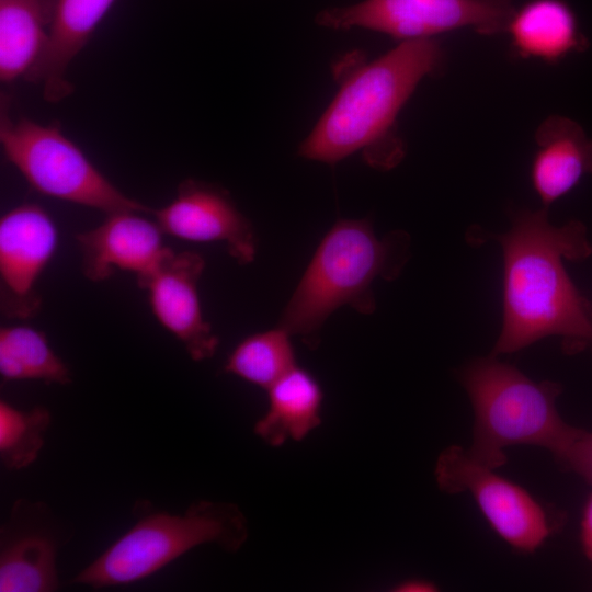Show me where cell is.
I'll return each mask as SVG.
<instances>
[{
	"label": "cell",
	"mask_w": 592,
	"mask_h": 592,
	"mask_svg": "<svg viewBox=\"0 0 592 592\" xmlns=\"http://www.w3.org/2000/svg\"><path fill=\"white\" fill-rule=\"evenodd\" d=\"M269 407L254 424V433L273 447L301 441L321 423L323 390L316 377L293 367L266 389Z\"/></svg>",
	"instance_id": "17"
},
{
	"label": "cell",
	"mask_w": 592,
	"mask_h": 592,
	"mask_svg": "<svg viewBox=\"0 0 592 592\" xmlns=\"http://www.w3.org/2000/svg\"><path fill=\"white\" fill-rule=\"evenodd\" d=\"M204 269L205 260L197 252L168 248L153 270L136 277L149 294L157 320L197 362L210 358L220 343L201 308L198 282Z\"/></svg>",
	"instance_id": "10"
},
{
	"label": "cell",
	"mask_w": 592,
	"mask_h": 592,
	"mask_svg": "<svg viewBox=\"0 0 592 592\" xmlns=\"http://www.w3.org/2000/svg\"><path fill=\"white\" fill-rule=\"evenodd\" d=\"M291 337L277 326L244 338L229 354L224 371L266 390L297 365Z\"/></svg>",
	"instance_id": "20"
},
{
	"label": "cell",
	"mask_w": 592,
	"mask_h": 592,
	"mask_svg": "<svg viewBox=\"0 0 592 592\" xmlns=\"http://www.w3.org/2000/svg\"><path fill=\"white\" fill-rule=\"evenodd\" d=\"M115 0H57L46 45L25 80L42 87L48 103L73 93L67 78L71 61L86 47Z\"/></svg>",
	"instance_id": "13"
},
{
	"label": "cell",
	"mask_w": 592,
	"mask_h": 592,
	"mask_svg": "<svg viewBox=\"0 0 592 592\" xmlns=\"http://www.w3.org/2000/svg\"><path fill=\"white\" fill-rule=\"evenodd\" d=\"M590 349L592 350V341H591V344H590Z\"/></svg>",
	"instance_id": "25"
},
{
	"label": "cell",
	"mask_w": 592,
	"mask_h": 592,
	"mask_svg": "<svg viewBox=\"0 0 592 592\" xmlns=\"http://www.w3.org/2000/svg\"><path fill=\"white\" fill-rule=\"evenodd\" d=\"M9 99L1 98L0 143L3 153L36 192L105 214L152 208L121 192L68 138L57 124L10 118Z\"/></svg>",
	"instance_id": "6"
},
{
	"label": "cell",
	"mask_w": 592,
	"mask_h": 592,
	"mask_svg": "<svg viewBox=\"0 0 592 592\" xmlns=\"http://www.w3.org/2000/svg\"><path fill=\"white\" fill-rule=\"evenodd\" d=\"M445 54L435 38L399 42L371 62L358 65L343 77L340 89L298 156L335 164L357 150L377 169L396 167L405 145L394 133L398 114L419 83L439 73Z\"/></svg>",
	"instance_id": "2"
},
{
	"label": "cell",
	"mask_w": 592,
	"mask_h": 592,
	"mask_svg": "<svg viewBox=\"0 0 592 592\" xmlns=\"http://www.w3.org/2000/svg\"><path fill=\"white\" fill-rule=\"evenodd\" d=\"M521 58L556 64L589 48L574 11L563 0H530L515 12L506 29Z\"/></svg>",
	"instance_id": "15"
},
{
	"label": "cell",
	"mask_w": 592,
	"mask_h": 592,
	"mask_svg": "<svg viewBox=\"0 0 592 592\" xmlns=\"http://www.w3.org/2000/svg\"><path fill=\"white\" fill-rule=\"evenodd\" d=\"M556 460L592 486V432L578 428L572 441Z\"/></svg>",
	"instance_id": "22"
},
{
	"label": "cell",
	"mask_w": 592,
	"mask_h": 592,
	"mask_svg": "<svg viewBox=\"0 0 592 592\" xmlns=\"http://www.w3.org/2000/svg\"><path fill=\"white\" fill-rule=\"evenodd\" d=\"M247 537V520L230 502L196 501L183 514L155 511L141 515L72 582L92 588L130 584L152 576L197 546L215 544L234 553Z\"/></svg>",
	"instance_id": "5"
},
{
	"label": "cell",
	"mask_w": 592,
	"mask_h": 592,
	"mask_svg": "<svg viewBox=\"0 0 592 592\" xmlns=\"http://www.w3.org/2000/svg\"><path fill=\"white\" fill-rule=\"evenodd\" d=\"M140 212L121 210L106 214L96 227L76 235L81 253V270L92 282L111 277L115 270L141 276L153 270L168 247L156 220Z\"/></svg>",
	"instance_id": "12"
},
{
	"label": "cell",
	"mask_w": 592,
	"mask_h": 592,
	"mask_svg": "<svg viewBox=\"0 0 592 592\" xmlns=\"http://www.w3.org/2000/svg\"><path fill=\"white\" fill-rule=\"evenodd\" d=\"M491 237L503 254V319L490 355L514 353L550 335L560 337L569 355L590 348L592 303L563 264L592 254L585 225L572 219L556 226L547 207L520 209L506 232Z\"/></svg>",
	"instance_id": "1"
},
{
	"label": "cell",
	"mask_w": 592,
	"mask_h": 592,
	"mask_svg": "<svg viewBox=\"0 0 592 592\" xmlns=\"http://www.w3.org/2000/svg\"><path fill=\"white\" fill-rule=\"evenodd\" d=\"M57 0H0V80L26 77L41 56Z\"/></svg>",
	"instance_id": "18"
},
{
	"label": "cell",
	"mask_w": 592,
	"mask_h": 592,
	"mask_svg": "<svg viewBox=\"0 0 592 592\" xmlns=\"http://www.w3.org/2000/svg\"><path fill=\"white\" fill-rule=\"evenodd\" d=\"M392 590L397 592H434L437 591V587L430 580L413 578L399 582Z\"/></svg>",
	"instance_id": "24"
},
{
	"label": "cell",
	"mask_w": 592,
	"mask_h": 592,
	"mask_svg": "<svg viewBox=\"0 0 592 592\" xmlns=\"http://www.w3.org/2000/svg\"><path fill=\"white\" fill-rule=\"evenodd\" d=\"M52 422L49 410L35 406L20 410L0 401V458L11 470L30 466L44 445V435Z\"/></svg>",
	"instance_id": "21"
},
{
	"label": "cell",
	"mask_w": 592,
	"mask_h": 592,
	"mask_svg": "<svg viewBox=\"0 0 592 592\" xmlns=\"http://www.w3.org/2000/svg\"><path fill=\"white\" fill-rule=\"evenodd\" d=\"M537 150L531 166L533 189L544 207L592 174V139L573 119L553 115L535 132Z\"/></svg>",
	"instance_id": "14"
},
{
	"label": "cell",
	"mask_w": 592,
	"mask_h": 592,
	"mask_svg": "<svg viewBox=\"0 0 592 592\" xmlns=\"http://www.w3.org/2000/svg\"><path fill=\"white\" fill-rule=\"evenodd\" d=\"M434 475L441 491L469 492L489 525L516 551L534 553L551 535L553 523L544 505L521 486L476 462L467 448H444Z\"/></svg>",
	"instance_id": "8"
},
{
	"label": "cell",
	"mask_w": 592,
	"mask_h": 592,
	"mask_svg": "<svg viewBox=\"0 0 592 592\" xmlns=\"http://www.w3.org/2000/svg\"><path fill=\"white\" fill-rule=\"evenodd\" d=\"M410 236L378 238L369 218L340 219L323 236L287 301L278 326L309 346L319 342L328 317L342 306L371 315L376 278L395 280L409 258Z\"/></svg>",
	"instance_id": "3"
},
{
	"label": "cell",
	"mask_w": 592,
	"mask_h": 592,
	"mask_svg": "<svg viewBox=\"0 0 592 592\" xmlns=\"http://www.w3.org/2000/svg\"><path fill=\"white\" fill-rule=\"evenodd\" d=\"M163 231L195 242H224L239 263H251L257 253L255 232L229 193L210 183L186 179L166 206L152 209Z\"/></svg>",
	"instance_id": "11"
},
{
	"label": "cell",
	"mask_w": 592,
	"mask_h": 592,
	"mask_svg": "<svg viewBox=\"0 0 592 592\" xmlns=\"http://www.w3.org/2000/svg\"><path fill=\"white\" fill-rule=\"evenodd\" d=\"M0 375L4 380H43L67 385L71 374L43 332L29 326L0 329Z\"/></svg>",
	"instance_id": "19"
},
{
	"label": "cell",
	"mask_w": 592,
	"mask_h": 592,
	"mask_svg": "<svg viewBox=\"0 0 592 592\" xmlns=\"http://www.w3.org/2000/svg\"><path fill=\"white\" fill-rule=\"evenodd\" d=\"M580 539L583 553L592 563V493L583 508Z\"/></svg>",
	"instance_id": "23"
},
{
	"label": "cell",
	"mask_w": 592,
	"mask_h": 592,
	"mask_svg": "<svg viewBox=\"0 0 592 592\" xmlns=\"http://www.w3.org/2000/svg\"><path fill=\"white\" fill-rule=\"evenodd\" d=\"M58 246V230L39 205L23 203L0 219V307L15 319L34 317L41 308L35 289Z\"/></svg>",
	"instance_id": "9"
},
{
	"label": "cell",
	"mask_w": 592,
	"mask_h": 592,
	"mask_svg": "<svg viewBox=\"0 0 592 592\" xmlns=\"http://www.w3.org/2000/svg\"><path fill=\"white\" fill-rule=\"evenodd\" d=\"M458 379L474 410L467 452L486 467L503 466L508 460L504 448L513 445L543 447L557 459L578 431L557 410L562 391L559 383L535 382L492 355L468 362Z\"/></svg>",
	"instance_id": "4"
},
{
	"label": "cell",
	"mask_w": 592,
	"mask_h": 592,
	"mask_svg": "<svg viewBox=\"0 0 592 592\" xmlns=\"http://www.w3.org/2000/svg\"><path fill=\"white\" fill-rule=\"evenodd\" d=\"M1 528L0 591L49 592L58 588V542L44 526H22L11 514Z\"/></svg>",
	"instance_id": "16"
},
{
	"label": "cell",
	"mask_w": 592,
	"mask_h": 592,
	"mask_svg": "<svg viewBox=\"0 0 592 592\" xmlns=\"http://www.w3.org/2000/svg\"><path fill=\"white\" fill-rule=\"evenodd\" d=\"M514 12L513 0H363L326 8L315 23L335 31L366 29L405 42L464 27L481 35L506 32Z\"/></svg>",
	"instance_id": "7"
}]
</instances>
